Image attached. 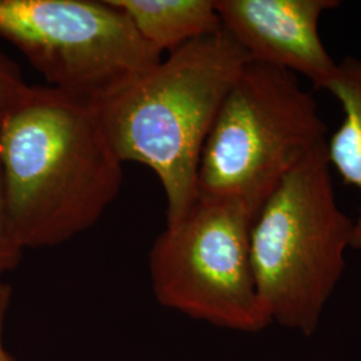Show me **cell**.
Returning <instances> with one entry per match:
<instances>
[{
	"mask_svg": "<svg viewBox=\"0 0 361 361\" xmlns=\"http://www.w3.org/2000/svg\"><path fill=\"white\" fill-rule=\"evenodd\" d=\"M0 174L8 225L25 250L92 228L116 201L123 162L98 102L30 86L0 122Z\"/></svg>",
	"mask_w": 361,
	"mask_h": 361,
	"instance_id": "obj_1",
	"label": "cell"
},
{
	"mask_svg": "<svg viewBox=\"0 0 361 361\" xmlns=\"http://www.w3.org/2000/svg\"><path fill=\"white\" fill-rule=\"evenodd\" d=\"M245 50L222 27L169 52L99 104L116 155L153 170L166 197V224L193 207L201 154Z\"/></svg>",
	"mask_w": 361,
	"mask_h": 361,
	"instance_id": "obj_2",
	"label": "cell"
},
{
	"mask_svg": "<svg viewBox=\"0 0 361 361\" xmlns=\"http://www.w3.org/2000/svg\"><path fill=\"white\" fill-rule=\"evenodd\" d=\"M352 240L353 219L337 205L324 146L280 182L252 224V268L271 324L317 331Z\"/></svg>",
	"mask_w": 361,
	"mask_h": 361,
	"instance_id": "obj_3",
	"label": "cell"
},
{
	"mask_svg": "<svg viewBox=\"0 0 361 361\" xmlns=\"http://www.w3.org/2000/svg\"><path fill=\"white\" fill-rule=\"evenodd\" d=\"M313 95L283 68L247 62L204 146L198 195L240 201L255 216L280 182L326 142Z\"/></svg>",
	"mask_w": 361,
	"mask_h": 361,
	"instance_id": "obj_4",
	"label": "cell"
},
{
	"mask_svg": "<svg viewBox=\"0 0 361 361\" xmlns=\"http://www.w3.org/2000/svg\"><path fill=\"white\" fill-rule=\"evenodd\" d=\"M255 217L240 201L198 195L152 246L149 271L155 300L224 329L256 334L268 328L250 258Z\"/></svg>",
	"mask_w": 361,
	"mask_h": 361,
	"instance_id": "obj_5",
	"label": "cell"
},
{
	"mask_svg": "<svg viewBox=\"0 0 361 361\" xmlns=\"http://www.w3.org/2000/svg\"><path fill=\"white\" fill-rule=\"evenodd\" d=\"M0 37L49 87L102 102L161 61L111 0H0Z\"/></svg>",
	"mask_w": 361,
	"mask_h": 361,
	"instance_id": "obj_6",
	"label": "cell"
},
{
	"mask_svg": "<svg viewBox=\"0 0 361 361\" xmlns=\"http://www.w3.org/2000/svg\"><path fill=\"white\" fill-rule=\"evenodd\" d=\"M340 4L338 0H216L221 25L250 62L308 78L316 89H324L337 68L320 37V19Z\"/></svg>",
	"mask_w": 361,
	"mask_h": 361,
	"instance_id": "obj_7",
	"label": "cell"
},
{
	"mask_svg": "<svg viewBox=\"0 0 361 361\" xmlns=\"http://www.w3.org/2000/svg\"><path fill=\"white\" fill-rule=\"evenodd\" d=\"M155 50L171 52L222 28L213 0H111Z\"/></svg>",
	"mask_w": 361,
	"mask_h": 361,
	"instance_id": "obj_8",
	"label": "cell"
},
{
	"mask_svg": "<svg viewBox=\"0 0 361 361\" xmlns=\"http://www.w3.org/2000/svg\"><path fill=\"white\" fill-rule=\"evenodd\" d=\"M323 90L332 94L344 111L335 133L326 138L325 155L345 185L357 190L360 207L353 219L352 249H361V59L347 56L337 63Z\"/></svg>",
	"mask_w": 361,
	"mask_h": 361,
	"instance_id": "obj_9",
	"label": "cell"
},
{
	"mask_svg": "<svg viewBox=\"0 0 361 361\" xmlns=\"http://www.w3.org/2000/svg\"><path fill=\"white\" fill-rule=\"evenodd\" d=\"M30 85L19 66L0 49V122L23 97Z\"/></svg>",
	"mask_w": 361,
	"mask_h": 361,
	"instance_id": "obj_10",
	"label": "cell"
},
{
	"mask_svg": "<svg viewBox=\"0 0 361 361\" xmlns=\"http://www.w3.org/2000/svg\"><path fill=\"white\" fill-rule=\"evenodd\" d=\"M23 255V249L13 238V233L8 225L6 214L3 186H1V174H0V277L8 271H13Z\"/></svg>",
	"mask_w": 361,
	"mask_h": 361,
	"instance_id": "obj_11",
	"label": "cell"
},
{
	"mask_svg": "<svg viewBox=\"0 0 361 361\" xmlns=\"http://www.w3.org/2000/svg\"><path fill=\"white\" fill-rule=\"evenodd\" d=\"M13 298V288L8 284L0 283V361H16L13 355L4 347L3 334H4V324L7 312L11 305Z\"/></svg>",
	"mask_w": 361,
	"mask_h": 361,
	"instance_id": "obj_12",
	"label": "cell"
}]
</instances>
